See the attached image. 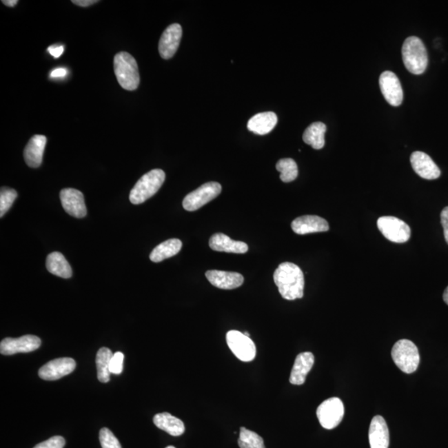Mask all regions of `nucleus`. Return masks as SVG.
Wrapping results in <instances>:
<instances>
[{
    "mask_svg": "<svg viewBox=\"0 0 448 448\" xmlns=\"http://www.w3.org/2000/svg\"><path fill=\"white\" fill-rule=\"evenodd\" d=\"M99 440L103 448H122L119 440L107 427L101 429Z\"/></svg>",
    "mask_w": 448,
    "mask_h": 448,
    "instance_id": "31",
    "label": "nucleus"
},
{
    "mask_svg": "<svg viewBox=\"0 0 448 448\" xmlns=\"http://www.w3.org/2000/svg\"><path fill=\"white\" fill-rule=\"evenodd\" d=\"M47 138L42 134L32 136L24 150L23 156L26 164L31 168H38L42 164Z\"/></svg>",
    "mask_w": 448,
    "mask_h": 448,
    "instance_id": "19",
    "label": "nucleus"
},
{
    "mask_svg": "<svg viewBox=\"0 0 448 448\" xmlns=\"http://www.w3.org/2000/svg\"><path fill=\"white\" fill-rule=\"evenodd\" d=\"M165 181V173L160 169L150 170L137 181L130 191V201L133 205H141L154 196Z\"/></svg>",
    "mask_w": 448,
    "mask_h": 448,
    "instance_id": "4",
    "label": "nucleus"
},
{
    "mask_svg": "<svg viewBox=\"0 0 448 448\" xmlns=\"http://www.w3.org/2000/svg\"><path fill=\"white\" fill-rule=\"evenodd\" d=\"M276 168L281 173V181L284 183H290L298 176V167L296 161L291 158L280 160L276 163Z\"/></svg>",
    "mask_w": 448,
    "mask_h": 448,
    "instance_id": "28",
    "label": "nucleus"
},
{
    "mask_svg": "<svg viewBox=\"0 0 448 448\" xmlns=\"http://www.w3.org/2000/svg\"><path fill=\"white\" fill-rule=\"evenodd\" d=\"M243 334H244V335H245L246 336L250 337V333L244 332Z\"/></svg>",
    "mask_w": 448,
    "mask_h": 448,
    "instance_id": "40",
    "label": "nucleus"
},
{
    "mask_svg": "<svg viewBox=\"0 0 448 448\" xmlns=\"http://www.w3.org/2000/svg\"><path fill=\"white\" fill-rule=\"evenodd\" d=\"M124 354L116 352L113 354L110 362V371L114 374H121L123 370Z\"/></svg>",
    "mask_w": 448,
    "mask_h": 448,
    "instance_id": "32",
    "label": "nucleus"
},
{
    "mask_svg": "<svg viewBox=\"0 0 448 448\" xmlns=\"http://www.w3.org/2000/svg\"><path fill=\"white\" fill-rule=\"evenodd\" d=\"M443 301H445V303L448 305V287L446 288V290L443 293Z\"/></svg>",
    "mask_w": 448,
    "mask_h": 448,
    "instance_id": "39",
    "label": "nucleus"
},
{
    "mask_svg": "<svg viewBox=\"0 0 448 448\" xmlns=\"http://www.w3.org/2000/svg\"><path fill=\"white\" fill-rule=\"evenodd\" d=\"M18 0H3V5L9 7H14L18 3Z\"/></svg>",
    "mask_w": 448,
    "mask_h": 448,
    "instance_id": "38",
    "label": "nucleus"
},
{
    "mask_svg": "<svg viewBox=\"0 0 448 448\" xmlns=\"http://www.w3.org/2000/svg\"><path fill=\"white\" fill-rule=\"evenodd\" d=\"M292 229L296 234L305 235L327 232L329 227L327 220L319 216L305 215L296 218L292 223Z\"/></svg>",
    "mask_w": 448,
    "mask_h": 448,
    "instance_id": "15",
    "label": "nucleus"
},
{
    "mask_svg": "<svg viewBox=\"0 0 448 448\" xmlns=\"http://www.w3.org/2000/svg\"><path fill=\"white\" fill-rule=\"evenodd\" d=\"M325 132H327V125L323 122H314L305 130L303 141L305 144L311 145L313 149H323L325 143Z\"/></svg>",
    "mask_w": 448,
    "mask_h": 448,
    "instance_id": "26",
    "label": "nucleus"
},
{
    "mask_svg": "<svg viewBox=\"0 0 448 448\" xmlns=\"http://www.w3.org/2000/svg\"><path fill=\"white\" fill-rule=\"evenodd\" d=\"M113 354L111 349L105 347L101 348L96 354L97 378L101 383H108L111 380L110 362H111Z\"/></svg>",
    "mask_w": 448,
    "mask_h": 448,
    "instance_id": "27",
    "label": "nucleus"
},
{
    "mask_svg": "<svg viewBox=\"0 0 448 448\" xmlns=\"http://www.w3.org/2000/svg\"><path fill=\"white\" fill-rule=\"evenodd\" d=\"M411 165L413 169L422 179H436L441 175L437 165L431 158L425 152H415L411 154Z\"/></svg>",
    "mask_w": 448,
    "mask_h": 448,
    "instance_id": "16",
    "label": "nucleus"
},
{
    "mask_svg": "<svg viewBox=\"0 0 448 448\" xmlns=\"http://www.w3.org/2000/svg\"><path fill=\"white\" fill-rule=\"evenodd\" d=\"M276 123H278V116L274 112H263L256 114L248 121L247 128L252 132L263 136L270 133Z\"/></svg>",
    "mask_w": 448,
    "mask_h": 448,
    "instance_id": "22",
    "label": "nucleus"
},
{
    "mask_svg": "<svg viewBox=\"0 0 448 448\" xmlns=\"http://www.w3.org/2000/svg\"><path fill=\"white\" fill-rule=\"evenodd\" d=\"M403 61L408 71L420 75L426 71L429 56L425 43L418 37H409L402 48Z\"/></svg>",
    "mask_w": 448,
    "mask_h": 448,
    "instance_id": "2",
    "label": "nucleus"
},
{
    "mask_svg": "<svg viewBox=\"0 0 448 448\" xmlns=\"http://www.w3.org/2000/svg\"><path fill=\"white\" fill-rule=\"evenodd\" d=\"M165 448H175V447H173V446H168V447H165Z\"/></svg>",
    "mask_w": 448,
    "mask_h": 448,
    "instance_id": "41",
    "label": "nucleus"
},
{
    "mask_svg": "<svg viewBox=\"0 0 448 448\" xmlns=\"http://www.w3.org/2000/svg\"><path fill=\"white\" fill-rule=\"evenodd\" d=\"M316 415L320 425L324 429L328 430L336 429L344 418L343 402L339 398H329L318 407Z\"/></svg>",
    "mask_w": 448,
    "mask_h": 448,
    "instance_id": "6",
    "label": "nucleus"
},
{
    "mask_svg": "<svg viewBox=\"0 0 448 448\" xmlns=\"http://www.w3.org/2000/svg\"><path fill=\"white\" fill-rule=\"evenodd\" d=\"M73 3H75L76 6L81 7H88L90 6L94 5V3L99 2L96 0H72Z\"/></svg>",
    "mask_w": 448,
    "mask_h": 448,
    "instance_id": "37",
    "label": "nucleus"
},
{
    "mask_svg": "<svg viewBox=\"0 0 448 448\" xmlns=\"http://www.w3.org/2000/svg\"><path fill=\"white\" fill-rule=\"evenodd\" d=\"M377 226L381 234L391 242L405 243L410 238L411 229L408 224L393 216H383L378 219Z\"/></svg>",
    "mask_w": 448,
    "mask_h": 448,
    "instance_id": "7",
    "label": "nucleus"
},
{
    "mask_svg": "<svg viewBox=\"0 0 448 448\" xmlns=\"http://www.w3.org/2000/svg\"><path fill=\"white\" fill-rule=\"evenodd\" d=\"M227 344L238 360L250 362L254 360L256 349L254 342L238 331H230L226 335Z\"/></svg>",
    "mask_w": 448,
    "mask_h": 448,
    "instance_id": "9",
    "label": "nucleus"
},
{
    "mask_svg": "<svg viewBox=\"0 0 448 448\" xmlns=\"http://www.w3.org/2000/svg\"><path fill=\"white\" fill-rule=\"evenodd\" d=\"M182 38V28L179 23L171 24L166 28L159 43V52L162 59L173 58Z\"/></svg>",
    "mask_w": 448,
    "mask_h": 448,
    "instance_id": "14",
    "label": "nucleus"
},
{
    "mask_svg": "<svg viewBox=\"0 0 448 448\" xmlns=\"http://www.w3.org/2000/svg\"><path fill=\"white\" fill-rule=\"evenodd\" d=\"M182 248V242L177 238L167 240L154 248L150 255V259L154 263H160L167 258H172L179 254Z\"/></svg>",
    "mask_w": 448,
    "mask_h": 448,
    "instance_id": "25",
    "label": "nucleus"
},
{
    "mask_svg": "<svg viewBox=\"0 0 448 448\" xmlns=\"http://www.w3.org/2000/svg\"><path fill=\"white\" fill-rule=\"evenodd\" d=\"M210 247L216 252H231V254H243L248 251L245 243L234 241L223 234H215L210 239Z\"/></svg>",
    "mask_w": 448,
    "mask_h": 448,
    "instance_id": "21",
    "label": "nucleus"
},
{
    "mask_svg": "<svg viewBox=\"0 0 448 448\" xmlns=\"http://www.w3.org/2000/svg\"><path fill=\"white\" fill-rule=\"evenodd\" d=\"M221 191L222 186L218 183H206L187 195L183 201V207L187 211H196L217 198Z\"/></svg>",
    "mask_w": 448,
    "mask_h": 448,
    "instance_id": "8",
    "label": "nucleus"
},
{
    "mask_svg": "<svg viewBox=\"0 0 448 448\" xmlns=\"http://www.w3.org/2000/svg\"><path fill=\"white\" fill-rule=\"evenodd\" d=\"M61 203L68 214L77 218L87 215L83 194L75 189H64L60 193Z\"/></svg>",
    "mask_w": 448,
    "mask_h": 448,
    "instance_id": "13",
    "label": "nucleus"
},
{
    "mask_svg": "<svg viewBox=\"0 0 448 448\" xmlns=\"http://www.w3.org/2000/svg\"><path fill=\"white\" fill-rule=\"evenodd\" d=\"M46 267L50 274L64 279L70 278L72 275V267L65 256L59 252H52L48 256Z\"/></svg>",
    "mask_w": 448,
    "mask_h": 448,
    "instance_id": "24",
    "label": "nucleus"
},
{
    "mask_svg": "<svg viewBox=\"0 0 448 448\" xmlns=\"http://www.w3.org/2000/svg\"><path fill=\"white\" fill-rule=\"evenodd\" d=\"M68 71L65 68H57L51 72L50 77L52 79H61V77H66Z\"/></svg>",
    "mask_w": 448,
    "mask_h": 448,
    "instance_id": "36",
    "label": "nucleus"
},
{
    "mask_svg": "<svg viewBox=\"0 0 448 448\" xmlns=\"http://www.w3.org/2000/svg\"><path fill=\"white\" fill-rule=\"evenodd\" d=\"M65 439L61 436H54L43 442L37 444L34 448H63L65 446Z\"/></svg>",
    "mask_w": 448,
    "mask_h": 448,
    "instance_id": "33",
    "label": "nucleus"
},
{
    "mask_svg": "<svg viewBox=\"0 0 448 448\" xmlns=\"http://www.w3.org/2000/svg\"><path fill=\"white\" fill-rule=\"evenodd\" d=\"M238 442L240 448H266L261 436L244 427L240 429Z\"/></svg>",
    "mask_w": 448,
    "mask_h": 448,
    "instance_id": "29",
    "label": "nucleus"
},
{
    "mask_svg": "<svg viewBox=\"0 0 448 448\" xmlns=\"http://www.w3.org/2000/svg\"><path fill=\"white\" fill-rule=\"evenodd\" d=\"M369 440L370 448H389V427L382 416L374 417L370 422Z\"/></svg>",
    "mask_w": 448,
    "mask_h": 448,
    "instance_id": "18",
    "label": "nucleus"
},
{
    "mask_svg": "<svg viewBox=\"0 0 448 448\" xmlns=\"http://www.w3.org/2000/svg\"><path fill=\"white\" fill-rule=\"evenodd\" d=\"M154 425L158 429L166 431L173 437H179L185 434V427L181 419L169 413L158 414L153 418Z\"/></svg>",
    "mask_w": 448,
    "mask_h": 448,
    "instance_id": "23",
    "label": "nucleus"
},
{
    "mask_svg": "<svg viewBox=\"0 0 448 448\" xmlns=\"http://www.w3.org/2000/svg\"><path fill=\"white\" fill-rule=\"evenodd\" d=\"M441 223L443 227L444 237L448 244V207H444L441 213Z\"/></svg>",
    "mask_w": 448,
    "mask_h": 448,
    "instance_id": "34",
    "label": "nucleus"
},
{
    "mask_svg": "<svg viewBox=\"0 0 448 448\" xmlns=\"http://www.w3.org/2000/svg\"><path fill=\"white\" fill-rule=\"evenodd\" d=\"M380 87L382 94L388 103L398 107L403 103V92L400 81L395 73L386 71L380 77Z\"/></svg>",
    "mask_w": 448,
    "mask_h": 448,
    "instance_id": "12",
    "label": "nucleus"
},
{
    "mask_svg": "<svg viewBox=\"0 0 448 448\" xmlns=\"http://www.w3.org/2000/svg\"><path fill=\"white\" fill-rule=\"evenodd\" d=\"M76 368V362L72 358H59L48 362L39 369V376L43 380L54 381L68 376Z\"/></svg>",
    "mask_w": 448,
    "mask_h": 448,
    "instance_id": "11",
    "label": "nucleus"
},
{
    "mask_svg": "<svg viewBox=\"0 0 448 448\" xmlns=\"http://www.w3.org/2000/svg\"><path fill=\"white\" fill-rule=\"evenodd\" d=\"M205 276L213 286L223 290H233L241 287L244 283L243 276L238 272L210 270L206 272Z\"/></svg>",
    "mask_w": 448,
    "mask_h": 448,
    "instance_id": "17",
    "label": "nucleus"
},
{
    "mask_svg": "<svg viewBox=\"0 0 448 448\" xmlns=\"http://www.w3.org/2000/svg\"><path fill=\"white\" fill-rule=\"evenodd\" d=\"M276 286L284 299L294 301L304 296L305 279L303 271L296 264L283 263L276 269L274 275Z\"/></svg>",
    "mask_w": 448,
    "mask_h": 448,
    "instance_id": "1",
    "label": "nucleus"
},
{
    "mask_svg": "<svg viewBox=\"0 0 448 448\" xmlns=\"http://www.w3.org/2000/svg\"><path fill=\"white\" fill-rule=\"evenodd\" d=\"M41 340L38 336L27 335L17 338H6L0 344V353L3 356H13L19 353H30L38 349Z\"/></svg>",
    "mask_w": 448,
    "mask_h": 448,
    "instance_id": "10",
    "label": "nucleus"
},
{
    "mask_svg": "<svg viewBox=\"0 0 448 448\" xmlns=\"http://www.w3.org/2000/svg\"><path fill=\"white\" fill-rule=\"evenodd\" d=\"M48 52L55 59H59L63 54L64 47L63 45L54 44L48 48Z\"/></svg>",
    "mask_w": 448,
    "mask_h": 448,
    "instance_id": "35",
    "label": "nucleus"
},
{
    "mask_svg": "<svg viewBox=\"0 0 448 448\" xmlns=\"http://www.w3.org/2000/svg\"><path fill=\"white\" fill-rule=\"evenodd\" d=\"M18 194L13 189L3 187L0 191V217H3L12 205H13L15 199L17 198Z\"/></svg>",
    "mask_w": 448,
    "mask_h": 448,
    "instance_id": "30",
    "label": "nucleus"
},
{
    "mask_svg": "<svg viewBox=\"0 0 448 448\" xmlns=\"http://www.w3.org/2000/svg\"><path fill=\"white\" fill-rule=\"evenodd\" d=\"M114 71L122 88L134 91L139 87V69L136 59L128 52H121L115 56Z\"/></svg>",
    "mask_w": 448,
    "mask_h": 448,
    "instance_id": "3",
    "label": "nucleus"
},
{
    "mask_svg": "<svg viewBox=\"0 0 448 448\" xmlns=\"http://www.w3.org/2000/svg\"><path fill=\"white\" fill-rule=\"evenodd\" d=\"M315 357L311 352L301 353L296 356L294 365L292 369V373L289 381L292 385H303L305 382V378L309 371H311Z\"/></svg>",
    "mask_w": 448,
    "mask_h": 448,
    "instance_id": "20",
    "label": "nucleus"
},
{
    "mask_svg": "<svg viewBox=\"0 0 448 448\" xmlns=\"http://www.w3.org/2000/svg\"><path fill=\"white\" fill-rule=\"evenodd\" d=\"M393 360L397 367L405 374L416 371L420 356L414 342L409 340H400L396 342L392 349Z\"/></svg>",
    "mask_w": 448,
    "mask_h": 448,
    "instance_id": "5",
    "label": "nucleus"
}]
</instances>
